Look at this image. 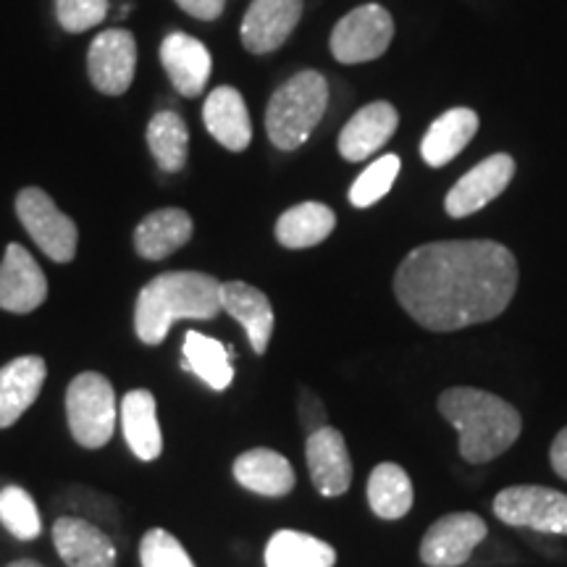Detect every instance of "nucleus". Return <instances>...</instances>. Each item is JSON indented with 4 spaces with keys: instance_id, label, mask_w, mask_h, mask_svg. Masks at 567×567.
I'll list each match as a JSON object with an SVG mask.
<instances>
[{
    "instance_id": "nucleus-1",
    "label": "nucleus",
    "mask_w": 567,
    "mask_h": 567,
    "mask_svg": "<svg viewBox=\"0 0 567 567\" xmlns=\"http://www.w3.org/2000/svg\"><path fill=\"white\" fill-rule=\"evenodd\" d=\"M515 289V255L492 239L421 245L394 274L396 302L439 334L494 321L513 302Z\"/></svg>"
},
{
    "instance_id": "nucleus-2",
    "label": "nucleus",
    "mask_w": 567,
    "mask_h": 567,
    "mask_svg": "<svg viewBox=\"0 0 567 567\" xmlns=\"http://www.w3.org/2000/svg\"><path fill=\"white\" fill-rule=\"evenodd\" d=\"M221 313V281L200 271H172L155 276L140 289L134 329L140 342L161 344L174 321H210Z\"/></svg>"
},
{
    "instance_id": "nucleus-3",
    "label": "nucleus",
    "mask_w": 567,
    "mask_h": 567,
    "mask_svg": "<svg viewBox=\"0 0 567 567\" xmlns=\"http://www.w3.org/2000/svg\"><path fill=\"white\" fill-rule=\"evenodd\" d=\"M436 408L457 429L460 455L473 465L505 455L523 431L520 413L507 400L484 389H446Z\"/></svg>"
},
{
    "instance_id": "nucleus-4",
    "label": "nucleus",
    "mask_w": 567,
    "mask_h": 567,
    "mask_svg": "<svg viewBox=\"0 0 567 567\" xmlns=\"http://www.w3.org/2000/svg\"><path fill=\"white\" fill-rule=\"evenodd\" d=\"M329 105V82L321 71L305 69L274 92L266 109L268 140L284 153H292L308 142L321 124Z\"/></svg>"
},
{
    "instance_id": "nucleus-5",
    "label": "nucleus",
    "mask_w": 567,
    "mask_h": 567,
    "mask_svg": "<svg viewBox=\"0 0 567 567\" xmlns=\"http://www.w3.org/2000/svg\"><path fill=\"white\" fill-rule=\"evenodd\" d=\"M71 436L87 450H101L116 431L118 408L111 381L103 373H80L66 389Z\"/></svg>"
},
{
    "instance_id": "nucleus-6",
    "label": "nucleus",
    "mask_w": 567,
    "mask_h": 567,
    "mask_svg": "<svg viewBox=\"0 0 567 567\" xmlns=\"http://www.w3.org/2000/svg\"><path fill=\"white\" fill-rule=\"evenodd\" d=\"M394 40V19L384 6L365 3L337 21L329 48L339 63H368L381 59Z\"/></svg>"
},
{
    "instance_id": "nucleus-7",
    "label": "nucleus",
    "mask_w": 567,
    "mask_h": 567,
    "mask_svg": "<svg viewBox=\"0 0 567 567\" xmlns=\"http://www.w3.org/2000/svg\"><path fill=\"white\" fill-rule=\"evenodd\" d=\"M17 216L24 224V229L34 239L48 258L55 264H71L76 255L80 231L76 224L63 213L53 197L42 193L40 187L21 189L17 197Z\"/></svg>"
},
{
    "instance_id": "nucleus-8",
    "label": "nucleus",
    "mask_w": 567,
    "mask_h": 567,
    "mask_svg": "<svg viewBox=\"0 0 567 567\" xmlns=\"http://www.w3.org/2000/svg\"><path fill=\"white\" fill-rule=\"evenodd\" d=\"M494 515L505 526L567 536V494L547 486H509L496 494Z\"/></svg>"
},
{
    "instance_id": "nucleus-9",
    "label": "nucleus",
    "mask_w": 567,
    "mask_h": 567,
    "mask_svg": "<svg viewBox=\"0 0 567 567\" xmlns=\"http://www.w3.org/2000/svg\"><path fill=\"white\" fill-rule=\"evenodd\" d=\"M488 534L484 517L476 513H452L439 517L421 542V559L429 567H460Z\"/></svg>"
},
{
    "instance_id": "nucleus-10",
    "label": "nucleus",
    "mask_w": 567,
    "mask_h": 567,
    "mask_svg": "<svg viewBox=\"0 0 567 567\" xmlns=\"http://www.w3.org/2000/svg\"><path fill=\"white\" fill-rule=\"evenodd\" d=\"M137 42L130 30H105L92 40L87 53V74L103 95H124L134 82Z\"/></svg>"
},
{
    "instance_id": "nucleus-11",
    "label": "nucleus",
    "mask_w": 567,
    "mask_h": 567,
    "mask_svg": "<svg viewBox=\"0 0 567 567\" xmlns=\"http://www.w3.org/2000/svg\"><path fill=\"white\" fill-rule=\"evenodd\" d=\"M515 176V161L513 155L496 153L492 158L481 161L478 166H473L463 179H457L455 187L450 189L444 197V210L452 218H465L486 208L488 203H494L505 189L509 187Z\"/></svg>"
},
{
    "instance_id": "nucleus-12",
    "label": "nucleus",
    "mask_w": 567,
    "mask_h": 567,
    "mask_svg": "<svg viewBox=\"0 0 567 567\" xmlns=\"http://www.w3.org/2000/svg\"><path fill=\"white\" fill-rule=\"evenodd\" d=\"M302 0H252L243 19V45L247 53L266 55L279 51L300 24Z\"/></svg>"
},
{
    "instance_id": "nucleus-13",
    "label": "nucleus",
    "mask_w": 567,
    "mask_h": 567,
    "mask_svg": "<svg viewBox=\"0 0 567 567\" xmlns=\"http://www.w3.org/2000/svg\"><path fill=\"white\" fill-rule=\"evenodd\" d=\"M48 300V279L38 260L21 245L6 247L0 264V308L27 316Z\"/></svg>"
},
{
    "instance_id": "nucleus-14",
    "label": "nucleus",
    "mask_w": 567,
    "mask_h": 567,
    "mask_svg": "<svg viewBox=\"0 0 567 567\" xmlns=\"http://www.w3.org/2000/svg\"><path fill=\"white\" fill-rule=\"evenodd\" d=\"M310 478L323 496H342L352 484V460L347 452L342 431L323 425L308 436L305 444Z\"/></svg>"
},
{
    "instance_id": "nucleus-15",
    "label": "nucleus",
    "mask_w": 567,
    "mask_h": 567,
    "mask_svg": "<svg viewBox=\"0 0 567 567\" xmlns=\"http://www.w3.org/2000/svg\"><path fill=\"white\" fill-rule=\"evenodd\" d=\"M161 63L182 97H200L210 80L213 59L200 40L187 32H172L161 45Z\"/></svg>"
},
{
    "instance_id": "nucleus-16",
    "label": "nucleus",
    "mask_w": 567,
    "mask_h": 567,
    "mask_svg": "<svg viewBox=\"0 0 567 567\" xmlns=\"http://www.w3.org/2000/svg\"><path fill=\"white\" fill-rule=\"evenodd\" d=\"M400 124V113L392 103L375 101L360 109L339 134V153L344 161L360 163L384 147Z\"/></svg>"
},
{
    "instance_id": "nucleus-17",
    "label": "nucleus",
    "mask_w": 567,
    "mask_h": 567,
    "mask_svg": "<svg viewBox=\"0 0 567 567\" xmlns=\"http://www.w3.org/2000/svg\"><path fill=\"white\" fill-rule=\"evenodd\" d=\"M53 544L66 567H116V547L111 536L84 517H59Z\"/></svg>"
},
{
    "instance_id": "nucleus-18",
    "label": "nucleus",
    "mask_w": 567,
    "mask_h": 567,
    "mask_svg": "<svg viewBox=\"0 0 567 567\" xmlns=\"http://www.w3.org/2000/svg\"><path fill=\"white\" fill-rule=\"evenodd\" d=\"M203 122L210 137L226 151L243 153L250 145L252 122L239 90L226 87V84L213 90L203 105Z\"/></svg>"
},
{
    "instance_id": "nucleus-19",
    "label": "nucleus",
    "mask_w": 567,
    "mask_h": 567,
    "mask_svg": "<svg viewBox=\"0 0 567 567\" xmlns=\"http://www.w3.org/2000/svg\"><path fill=\"white\" fill-rule=\"evenodd\" d=\"M45 360L38 354H24L0 368V429H9L32 408L45 384Z\"/></svg>"
},
{
    "instance_id": "nucleus-20",
    "label": "nucleus",
    "mask_w": 567,
    "mask_h": 567,
    "mask_svg": "<svg viewBox=\"0 0 567 567\" xmlns=\"http://www.w3.org/2000/svg\"><path fill=\"white\" fill-rule=\"evenodd\" d=\"M221 313H229L234 321L243 323L252 350L264 354L274 337V308L258 287L245 281L221 284Z\"/></svg>"
},
{
    "instance_id": "nucleus-21",
    "label": "nucleus",
    "mask_w": 567,
    "mask_h": 567,
    "mask_svg": "<svg viewBox=\"0 0 567 567\" xmlns=\"http://www.w3.org/2000/svg\"><path fill=\"white\" fill-rule=\"evenodd\" d=\"M193 218L182 208H163L145 216L134 229V250L145 260H163L193 239Z\"/></svg>"
},
{
    "instance_id": "nucleus-22",
    "label": "nucleus",
    "mask_w": 567,
    "mask_h": 567,
    "mask_svg": "<svg viewBox=\"0 0 567 567\" xmlns=\"http://www.w3.org/2000/svg\"><path fill=\"white\" fill-rule=\"evenodd\" d=\"M476 132L478 113L473 109H452L442 113L421 140V158L425 161V166L442 168L450 161H455L471 145Z\"/></svg>"
},
{
    "instance_id": "nucleus-23",
    "label": "nucleus",
    "mask_w": 567,
    "mask_h": 567,
    "mask_svg": "<svg viewBox=\"0 0 567 567\" xmlns=\"http://www.w3.org/2000/svg\"><path fill=\"white\" fill-rule=\"evenodd\" d=\"M234 478L247 492L260 496H287L297 484L292 463L279 452L264 450V446L234 460Z\"/></svg>"
},
{
    "instance_id": "nucleus-24",
    "label": "nucleus",
    "mask_w": 567,
    "mask_h": 567,
    "mask_svg": "<svg viewBox=\"0 0 567 567\" xmlns=\"http://www.w3.org/2000/svg\"><path fill=\"white\" fill-rule=\"evenodd\" d=\"M118 421H122L124 439L134 455L145 460V463L161 455L163 436L158 425V408H155V396L147 389H134L124 396Z\"/></svg>"
},
{
    "instance_id": "nucleus-25",
    "label": "nucleus",
    "mask_w": 567,
    "mask_h": 567,
    "mask_svg": "<svg viewBox=\"0 0 567 567\" xmlns=\"http://www.w3.org/2000/svg\"><path fill=\"white\" fill-rule=\"evenodd\" d=\"M337 229V216L323 203H300L284 210L276 221V239L287 250H305L321 245Z\"/></svg>"
},
{
    "instance_id": "nucleus-26",
    "label": "nucleus",
    "mask_w": 567,
    "mask_h": 567,
    "mask_svg": "<svg viewBox=\"0 0 567 567\" xmlns=\"http://www.w3.org/2000/svg\"><path fill=\"white\" fill-rule=\"evenodd\" d=\"M234 347H226L218 339L205 337L200 331H187L184 334V358L182 368L184 371H193L197 379H203L205 384L216 392L231 386L234 381Z\"/></svg>"
},
{
    "instance_id": "nucleus-27",
    "label": "nucleus",
    "mask_w": 567,
    "mask_h": 567,
    "mask_svg": "<svg viewBox=\"0 0 567 567\" xmlns=\"http://www.w3.org/2000/svg\"><path fill=\"white\" fill-rule=\"evenodd\" d=\"M368 505L381 520H400L413 507V484L396 463H381L368 478Z\"/></svg>"
},
{
    "instance_id": "nucleus-28",
    "label": "nucleus",
    "mask_w": 567,
    "mask_h": 567,
    "mask_svg": "<svg viewBox=\"0 0 567 567\" xmlns=\"http://www.w3.org/2000/svg\"><path fill=\"white\" fill-rule=\"evenodd\" d=\"M268 567H334V547L300 530H279L266 547Z\"/></svg>"
},
{
    "instance_id": "nucleus-29",
    "label": "nucleus",
    "mask_w": 567,
    "mask_h": 567,
    "mask_svg": "<svg viewBox=\"0 0 567 567\" xmlns=\"http://www.w3.org/2000/svg\"><path fill=\"white\" fill-rule=\"evenodd\" d=\"M147 145L161 172L176 174L187 166L189 130L176 111L155 113L147 124Z\"/></svg>"
},
{
    "instance_id": "nucleus-30",
    "label": "nucleus",
    "mask_w": 567,
    "mask_h": 567,
    "mask_svg": "<svg viewBox=\"0 0 567 567\" xmlns=\"http://www.w3.org/2000/svg\"><path fill=\"white\" fill-rule=\"evenodd\" d=\"M0 523L19 542H34L42 530L38 505L21 486L0 488Z\"/></svg>"
},
{
    "instance_id": "nucleus-31",
    "label": "nucleus",
    "mask_w": 567,
    "mask_h": 567,
    "mask_svg": "<svg viewBox=\"0 0 567 567\" xmlns=\"http://www.w3.org/2000/svg\"><path fill=\"white\" fill-rule=\"evenodd\" d=\"M402 161L400 155H381L379 161H373L363 174L354 179L350 187V203L354 208H371L389 195V189L394 187V179L400 176Z\"/></svg>"
},
{
    "instance_id": "nucleus-32",
    "label": "nucleus",
    "mask_w": 567,
    "mask_h": 567,
    "mask_svg": "<svg viewBox=\"0 0 567 567\" xmlns=\"http://www.w3.org/2000/svg\"><path fill=\"white\" fill-rule=\"evenodd\" d=\"M140 563L142 567H195L179 538L163 528H153L142 536Z\"/></svg>"
},
{
    "instance_id": "nucleus-33",
    "label": "nucleus",
    "mask_w": 567,
    "mask_h": 567,
    "mask_svg": "<svg viewBox=\"0 0 567 567\" xmlns=\"http://www.w3.org/2000/svg\"><path fill=\"white\" fill-rule=\"evenodd\" d=\"M59 24L71 34H82L109 17V0H55Z\"/></svg>"
},
{
    "instance_id": "nucleus-34",
    "label": "nucleus",
    "mask_w": 567,
    "mask_h": 567,
    "mask_svg": "<svg viewBox=\"0 0 567 567\" xmlns=\"http://www.w3.org/2000/svg\"><path fill=\"white\" fill-rule=\"evenodd\" d=\"M300 421H302V429L310 434H316V431H321L326 425V410L321 405V400H318L316 394L310 392H302V400H300Z\"/></svg>"
},
{
    "instance_id": "nucleus-35",
    "label": "nucleus",
    "mask_w": 567,
    "mask_h": 567,
    "mask_svg": "<svg viewBox=\"0 0 567 567\" xmlns=\"http://www.w3.org/2000/svg\"><path fill=\"white\" fill-rule=\"evenodd\" d=\"M176 6H179L182 11H187L189 17L213 21L224 13L226 0H176Z\"/></svg>"
},
{
    "instance_id": "nucleus-36",
    "label": "nucleus",
    "mask_w": 567,
    "mask_h": 567,
    "mask_svg": "<svg viewBox=\"0 0 567 567\" xmlns=\"http://www.w3.org/2000/svg\"><path fill=\"white\" fill-rule=\"evenodd\" d=\"M549 457H551V467H555L557 476L567 481V429H563L555 436V444H551Z\"/></svg>"
},
{
    "instance_id": "nucleus-37",
    "label": "nucleus",
    "mask_w": 567,
    "mask_h": 567,
    "mask_svg": "<svg viewBox=\"0 0 567 567\" xmlns=\"http://www.w3.org/2000/svg\"><path fill=\"white\" fill-rule=\"evenodd\" d=\"M9 567H42V565L34 563V559H17V563H11Z\"/></svg>"
}]
</instances>
